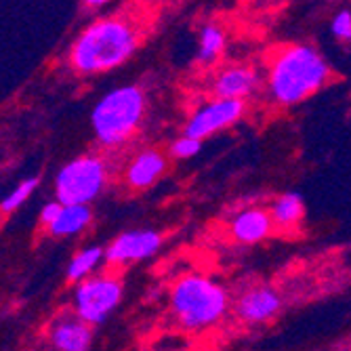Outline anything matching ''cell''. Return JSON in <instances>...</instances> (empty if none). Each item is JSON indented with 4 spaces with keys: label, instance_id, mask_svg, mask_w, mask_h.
<instances>
[{
    "label": "cell",
    "instance_id": "1",
    "mask_svg": "<svg viewBox=\"0 0 351 351\" xmlns=\"http://www.w3.org/2000/svg\"><path fill=\"white\" fill-rule=\"evenodd\" d=\"M330 78L324 55L309 45H289L280 49L267 68V88L280 106H297L320 90Z\"/></svg>",
    "mask_w": 351,
    "mask_h": 351
},
{
    "label": "cell",
    "instance_id": "2",
    "mask_svg": "<svg viewBox=\"0 0 351 351\" xmlns=\"http://www.w3.org/2000/svg\"><path fill=\"white\" fill-rule=\"evenodd\" d=\"M139 45L137 27L124 17H104L93 21L76 38L70 59L82 74L110 72L129 59Z\"/></svg>",
    "mask_w": 351,
    "mask_h": 351
},
{
    "label": "cell",
    "instance_id": "3",
    "mask_svg": "<svg viewBox=\"0 0 351 351\" xmlns=\"http://www.w3.org/2000/svg\"><path fill=\"white\" fill-rule=\"evenodd\" d=\"M230 299L223 286L200 274L179 278L171 289V309L177 322L187 330L215 326L228 311Z\"/></svg>",
    "mask_w": 351,
    "mask_h": 351
},
{
    "label": "cell",
    "instance_id": "4",
    "mask_svg": "<svg viewBox=\"0 0 351 351\" xmlns=\"http://www.w3.org/2000/svg\"><path fill=\"white\" fill-rule=\"evenodd\" d=\"M145 114V95L139 86H118L110 90L99 104L93 108L90 122L97 139L116 147L129 141L143 120Z\"/></svg>",
    "mask_w": 351,
    "mask_h": 351
},
{
    "label": "cell",
    "instance_id": "5",
    "mask_svg": "<svg viewBox=\"0 0 351 351\" xmlns=\"http://www.w3.org/2000/svg\"><path fill=\"white\" fill-rule=\"evenodd\" d=\"M106 162L97 156H80L66 165L55 179L57 202L63 206H88L106 185Z\"/></svg>",
    "mask_w": 351,
    "mask_h": 351
},
{
    "label": "cell",
    "instance_id": "6",
    "mask_svg": "<svg viewBox=\"0 0 351 351\" xmlns=\"http://www.w3.org/2000/svg\"><path fill=\"white\" fill-rule=\"evenodd\" d=\"M122 299V284L112 276H93L78 284L74 305L76 315L86 324H101L118 307Z\"/></svg>",
    "mask_w": 351,
    "mask_h": 351
},
{
    "label": "cell",
    "instance_id": "7",
    "mask_svg": "<svg viewBox=\"0 0 351 351\" xmlns=\"http://www.w3.org/2000/svg\"><path fill=\"white\" fill-rule=\"evenodd\" d=\"M242 114H244V101H232V99L206 101L189 116L183 135L204 141L217 131H223V129H228V126H232L234 122H238Z\"/></svg>",
    "mask_w": 351,
    "mask_h": 351
},
{
    "label": "cell",
    "instance_id": "8",
    "mask_svg": "<svg viewBox=\"0 0 351 351\" xmlns=\"http://www.w3.org/2000/svg\"><path fill=\"white\" fill-rule=\"evenodd\" d=\"M160 246H162V236L154 230L124 232L106 248V261L112 265L143 261V259L154 257V254L160 250Z\"/></svg>",
    "mask_w": 351,
    "mask_h": 351
},
{
    "label": "cell",
    "instance_id": "9",
    "mask_svg": "<svg viewBox=\"0 0 351 351\" xmlns=\"http://www.w3.org/2000/svg\"><path fill=\"white\" fill-rule=\"evenodd\" d=\"M261 84L259 72L250 66H230L223 68L213 80L215 99L244 101Z\"/></svg>",
    "mask_w": 351,
    "mask_h": 351
},
{
    "label": "cell",
    "instance_id": "10",
    "mask_svg": "<svg viewBox=\"0 0 351 351\" xmlns=\"http://www.w3.org/2000/svg\"><path fill=\"white\" fill-rule=\"evenodd\" d=\"M282 301L276 291L259 286V289L246 291L236 301V315L246 324H263L280 311Z\"/></svg>",
    "mask_w": 351,
    "mask_h": 351
},
{
    "label": "cell",
    "instance_id": "11",
    "mask_svg": "<svg viewBox=\"0 0 351 351\" xmlns=\"http://www.w3.org/2000/svg\"><path fill=\"white\" fill-rule=\"evenodd\" d=\"M167 171V158L158 149H143L139 152L129 169H126V183L135 189H145L154 185Z\"/></svg>",
    "mask_w": 351,
    "mask_h": 351
},
{
    "label": "cell",
    "instance_id": "12",
    "mask_svg": "<svg viewBox=\"0 0 351 351\" xmlns=\"http://www.w3.org/2000/svg\"><path fill=\"white\" fill-rule=\"evenodd\" d=\"M274 221L271 215L263 208H246L238 213L232 221V236L242 244L261 242L271 234Z\"/></svg>",
    "mask_w": 351,
    "mask_h": 351
},
{
    "label": "cell",
    "instance_id": "13",
    "mask_svg": "<svg viewBox=\"0 0 351 351\" xmlns=\"http://www.w3.org/2000/svg\"><path fill=\"white\" fill-rule=\"evenodd\" d=\"M53 343L59 351H88L93 332L90 324L78 315H66L53 326Z\"/></svg>",
    "mask_w": 351,
    "mask_h": 351
},
{
    "label": "cell",
    "instance_id": "14",
    "mask_svg": "<svg viewBox=\"0 0 351 351\" xmlns=\"http://www.w3.org/2000/svg\"><path fill=\"white\" fill-rule=\"evenodd\" d=\"M90 219L93 213L88 206H63L61 215L49 226V232L53 236H74L88 226Z\"/></svg>",
    "mask_w": 351,
    "mask_h": 351
},
{
    "label": "cell",
    "instance_id": "15",
    "mask_svg": "<svg viewBox=\"0 0 351 351\" xmlns=\"http://www.w3.org/2000/svg\"><path fill=\"white\" fill-rule=\"evenodd\" d=\"M269 215H271V221L276 223V226H280V228L295 226V223H299L301 217H303V198H301V194H295V191H291V194L280 196L271 204Z\"/></svg>",
    "mask_w": 351,
    "mask_h": 351
},
{
    "label": "cell",
    "instance_id": "16",
    "mask_svg": "<svg viewBox=\"0 0 351 351\" xmlns=\"http://www.w3.org/2000/svg\"><path fill=\"white\" fill-rule=\"evenodd\" d=\"M226 49V32L217 23H206L200 29V43H198V61L204 66L217 61Z\"/></svg>",
    "mask_w": 351,
    "mask_h": 351
},
{
    "label": "cell",
    "instance_id": "17",
    "mask_svg": "<svg viewBox=\"0 0 351 351\" xmlns=\"http://www.w3.org/2000/svg\"><path fill=\"white\" fill-rule=\"evenodd\" d=\"M101 259H106V250L99 246H88L80 250L68 265V280H86L88 274L101 263Z\"/></svg>",
    "mask_w": 351,
    "mask_h": 351
},
{
    "label": "cell",
    "instance_id": "18",
    "mask_svg": "<svg viewBox=\"0 0 351 351\" xmlns=\"http://www.w3.org/2000/svg\"><path fill=\"white\" fill-rule=\"evenodd\" d=\"M36 185H38V179L36 177H32V179H25L23 183H19L11 194L3 200V204H0V208H3L5 213H9V210H15V208H19L27 198H29V194L32 191L36 189Z\"/></svg>",
    "mask_w": 351,
    "mask_h": 351
},
{
    "label": "cell",
    "instance_id": "19",
    "mask_svg": "<svg viewBox=\"0 0 351 351\" xmlns=\"http://www.w3.org/2000/svg\"><path fill=\"white\" fill-rule=\"evenodd\" d=\"M202 149V141L191 139L187 135H181L179 139H175L171 143V156L177 158V160H187V158H194L196 154H200Z\"/></svg>",
    "mask_w": 351,
    "mask_h": 351
},
{
    "label": "cell",
    "instance_id": "20",
    "mask_svg": "<svg viewBox=\"0 0 351 351\" xmlns=\"http://www.w3.org/2000/svg\"><path fill=\"white\" fill-rule=\"evenodd\" d=\"M330 32L335 38H339L343 43H351V11H347V9L339 11L330 21Z\"/></svg>",
    "mask_w": 351,
    "mask_h": 351
},
{
    "label": "cell",
    "instance_id": "21",
    "mask_svg": "<svg viewBox=\"0 0 351 351\" xmlns=\"http://www.w3.org/2000/svg\"><path fill=\"white\" fill-rule=\"evenodd\" d=\"M61 210H63V204H61V202H49V204L43 208V215H40L43 223L51 226V223H55V219L61 215Z\"/></svg>",
    "mask_w": 351,
    "mask_h": 351
},
{
    "label": "cell",
    "instance_id": "22",
    "mask_svg": "<svg viewBox=\"0 0 351 351\" xmlns=\"http://www.w3.org/2000/svg\"><path fill=\"white\" fill-rule=\"evenodd\" d=\"M86 7H104L101 0H88V3H84Z\"/></svg>",
    "mask_w": 351,
    "mask_h": 351
}]
</instances>
